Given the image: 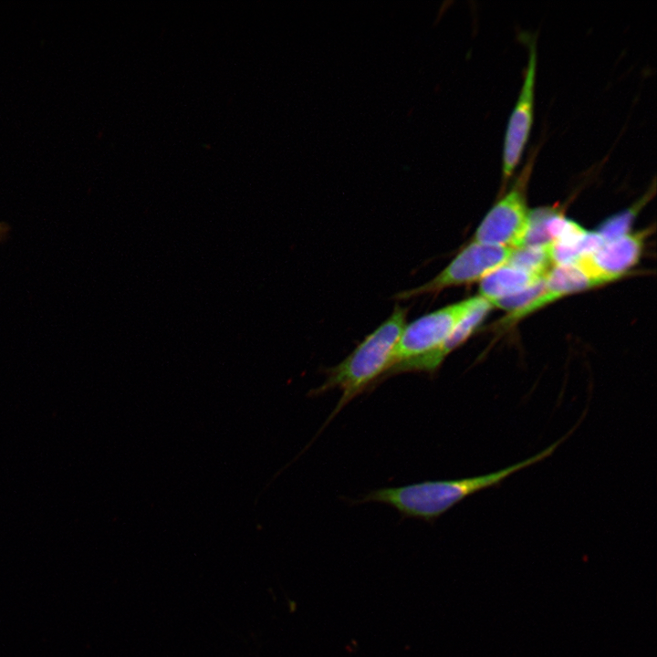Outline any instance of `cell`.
<instances>
[{
    "label": "cell",
    "mask_w": 657,
    "mask_h": 657,
    "mask_svg": "<svg viewBox=\"0 0 657 657\" xmlns=\"http://www.w3.org/2000/svg\"><path fill=\"white\" fill-rule=\"evenodd\" d=\"M570 433L529 458L487 474L453 480L424 481L398 487L376 489L365 495L358 502L385 504L395 508L404 516L432 521L467 496L495 486L511 474L548 458Z\"/></svg>",
    "instance_id": "1"
},
{
    "label": "cell",
    "mask_w": 657,
    "mask_h": 657,
    "mask_svg": "<svg viewBox=\"0 0 657 657\" xmlns=\"http://www.w3.org/2000/svg\"><path fill=\"white\" fill-rule=\"evenodd\" d=\"M406 313L407 308L397 306L393 313L345 360L327 370L325 381L312 391V395L338 388L341 397L325 425L391 368L395 346L406 325Z\"/></svg>",
    "instance_id": "2"
},
{
    "label": "cell",
    "mask_w": 657,
    "mask_h": 657,
    "mask_svg": "<svg viewBox=\"0 0 657 657\" xmlns=\"http://www.w3.org/2000/svg\"><path fill=\"white\" fill-rule=\"evenodd\" d=\"M531 166L523 169L513 188L490 209L478 225L474 242L518 248L524 245L529 224L526 184Z\"/></svg>",
    "instance_id": "3"
},
{
    "label": "cell",
    "mask_w": 657,
    "mask_h": 657,
    "mask_svg": "<svg viewBox=\"0 0 657 657\" xmlns=\"http://www.w3.org/2000/svg\"><path fill=\"white\" fill-rule=\"evenodd\" d=\"M513 248L472 242L449 265L427 283L400 292L396 298L407 299L424 294L439 293L455 286L468 285L506 265Z\"/></svg>",
    "instance_id": "4"
},
{
    "label": "cell",
    "mask_w": 657,
    "mask_h": 657,
    "mask_svg": "<svg viewBox=\"0 0 657 657\" xmlns=\"http://www.w3.org/2000/svg\"><path fill=\"white\" fill-rule=\"evenodd\" d=\"M480 299L479 296L467 298L428 313L405 325L395 346L391 366L436 349Z\"/></svg>",
    "instance_id": "5"
},
{
    "label": "cell",
    "mask_w": 657,
    "mask_h": 657,
    "mask_svg": "<svg viewBox=\"0 0 657 657\" xmlns=\"http://www.w3.org/2000/svg\"><path fill=\"white\" fill-rule=\"evenodd\" d=\"M528 44L529 56L523 84L510 115L504 139L502 172L505 181L513 175L519 163L533 124L537 49L535 41L531 40Z\"/></svg>",
    "instance_id": "6"
},
{
    "label": "cell",
    "mask_w": 657,
    "mask_h": 657,
    "mask_svg": "<svg viewBox=\"0 0 657 657\" xmlns=\"http://www.w3.org/2000/svg\"><path fill=\"white\" fill-rule=\"evenodd\" d=\"M645 236L646 233L641 231L606 241L574 264L600 286L610 283L623 276L637 264Z\"/></svg>",
    "instance_id": "7"
},
{
    "label": "cell",
    "mask_w": 657,
    "mask_h": 657,
    "mask_svg": "<svg viewBox=\"0 0 657 657\" xmlns=\"http://www.w3.org/2000/svg\"><path fill=\"white\" fill-rule=\"evenodd\" d=\"M492 308L489 302L481 297L441 345L426 354L392 365L382 378H385L387 374L394 375L402 372H435L444 359L476 330Z\"/></svg>",
    "instance_id": "8"
},
{
    "label": "cell",
    "mask_w": 657,
    "mask_h": 657,
    "mask_svg": "<svg viewBox=\"0 0 657 657\" xmlns=\"http://www.w3.org/2000/svg\"><path fill=\"white\" fill-rule=\"evenodd\" d=\"M600 286L576 264L554 266L545 277V289L527 307L533 313L569 294Z\"/></svg>",
    "instance_id": "9"
},
{
    "label": "cell",
    "mask_w": 657,
    "mask_h": 657,
    "mask_svg": "<svg viewBox=\"0 0 657 657\" xmlns=\"http://www.w3.org/2000/svg\"><path fill=\"white\" fill-rule=\"evenodd\" d=\"M543 278L545 276L506 264L480 280L479 297L491 303L525 290Z\"/></svg>",
    "instance_id": "10"
},
{
    "label": "cell",
    "mask_w": 657,
    "mask_h": 657,
    "mask_svg": "<svg viewBox=\"0 0 657 657\" xmlns=\"http://www.w3.org/2000/svg\"><path fill=\"white\" fill-rule=\"evenodd\" d=\"M506 264L540 276H546L552 265L549 244L514 248Z\"/></svg>",
    "instance_id": "11"
},
{
    "label": "cell",
    "mask_w": 657,
    "mask_h": 657,
    "mask_svg": "<svg viewBox=\"0 0 657 657\" xmlns=\"http://www.w3.org/2000/svg\"><path fill=\"white\" fill-rule=\"evenodd\" d=\"M654 183L636 203L627 210L605 220L596 231L604 241H610L627 235L636 214L654 193Z\"/></svg>",
    "instance_id": "12"
},
{
    "label": "cell",
    "mask_w": 657,
    "mask_h": 657,
    "mask_svg": "<svg viewBox=\"0 0 657 657\" xmlns=\"http://www.w3.org/2000/svg\"><path fill=\"white\" fill-rule=\"evenodd\" d=\"M544 289L545 278L525 290L499 298L491 302L490 304L492 305V307H496L498 308L510 311L511 313L529 304L532 300L538 297L544 291Z\"/></svg>",
    "instance_id": "13"
},
{
    "label": "cell",
    "mask_w": 657,
    "mask_h": 657,
    "mask_svg": "<svg viewBox=\"0 0 657 657\" xmlns=\"http://www.w3.org/2000/svg\"><path fill=\"white\" fill-rule=\"evenodd\" d=\"M8 232V227L5 224L0 223V241L3 240Z\"/></svg>",
    "instance_id": "14"
}]
</instances>
